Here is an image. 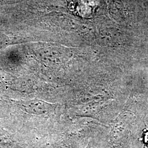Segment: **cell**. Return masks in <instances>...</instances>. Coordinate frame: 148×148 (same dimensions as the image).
Instances as JSON below:
<instances>
[{"label":"cell","mask_w":148,"mask_h":148,"mask_svg":"<svg viewBox=\"0 0 148 148\" xmlns=\"http://www.w3.org/2000/svg\"><path fill=\"white\" fill-rule=\"evenodd\" d=\"M130 114L123 111L114 120L111 124L110 138L111 143L118 145L124 142L129 131Z\"/></svg>","instance_id":"cell-1"},{"label":"cell","mask_w":148,"mask_h":148,"mask_svg":"<svg viewBox=\"0 0 148 148\" xmlns=\"http://www.w3.org/2000/svg\"><path fill=\"white\" fill-rule=\"evenodd\" d=\"M103 106V101H92L79 106L77 112L80 116H91L100 111Z\"/></svg>","instance_id":"cell-2"}]
</instances>
